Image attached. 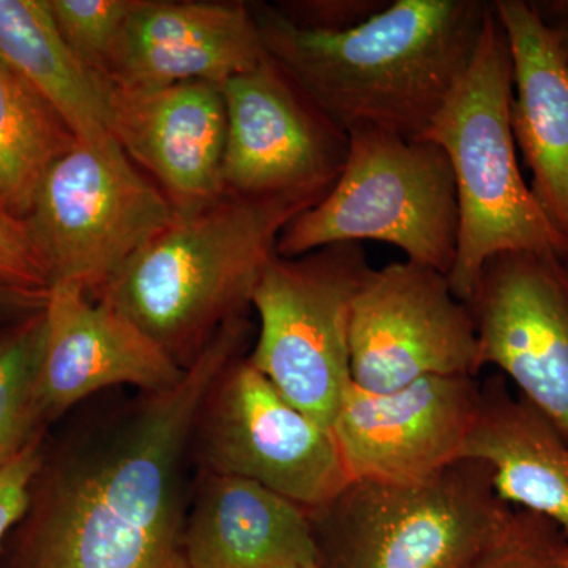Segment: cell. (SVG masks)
Here are the masks:
<instances>
[{"mask_svg":"<svg viewBox=\"0 0 568 568\" xmlns=\"http://www.w3.org/2000/svg\"><path fill=\"white\" fill-rule=\"evenodd\" d=\"M250 338L231 321L181 383L92 414L43 459L3 568H192L183 545L194 422Z\"/></svg>","mask_w":568,"mask_h":568,"instance_id":"1","label":"cell"},{"mask_svg":"<svg viewBox=\"0 0 568 568\" xmlns=\"http://www.w3.org/2000/svg\"><path fill=\"white\" fill-rule=\"evenodd\" d=\"M272 59L346 133L420 138L473 62L491 2L394 0L346 32L298 28L252 7Z\"/></svg>","mask_w":568,"mask_h":568,"instance_id":"2","label":"cell"},{"mask_svg":"<svg viewBox=\"0 0 568 568\" xmlns=\"http://www.w3.org/2000/svg\"><path fill=\"white\" fill-rule=\"evenodd\" d=\"M302 197L222 200L175 215L123 264L95 301L129 317L182 369L244 317L287 223L313 207Z\"/></svg>","mask_w":568,"mask_h":568,"instance_id":"3","label":"cell"},{"mask_svg":"<svg viewBox=\"0 0 568 568\" xmlns=\"http://www.w3.org/2000/svg\"><path fill=\"white\" fill-rule=\"evenodd\" d=\"M511 100L510 44L491 2L473 62L420 136L444 149L457 182L458 250L448 282L465 304L497 254H564L562 241L519 171Z\"/></svg>","mask_w":568,"mask_h":568,"instance_id":"4","label":"cell"},{"mask_svg":"<svg viewBox=\"0 0 568 568\" xmlns=\"http://www.w3.org/2000/svg\"><path fill=\"white\" fill-rule=\"evenodd\" d=\"M511 514L491 467L459 458L417 480L351 478L306 515L320 568H467Z\"/></svg>","mask_w":568,"mask_h":568,"instance_id":"5","label":"cell"},{"mask_svg":"<svg viewBox=\"0 0 568 568\" xmlns=\"http://www.w3.org/2000/svg\"><path fill=\"white\" fill-rule=\"evenodd\" d=\"M342 175L320 203L287 223L276 256L327 245L386 242L407 261L450 274L458 250L457 182L447 153L425 138L353 130Z\"/></svg>","mask_w":568,"mask_h":568,"instance_id":"6","label":"cell"},{"mask_svg":"<svg viewBox=\"0 0 568 568\" xmlns=\"http://www.w3.org/2000/svg\"><path fill=\"white\" fill-rule=\"evenodd\" d=\"M372 268L362 244L327 245L293 260L275 256L254 290L260 332L246 358L328 428L353 384L351 310Z\"/></svg>","mask_w":568,"mask_h":568,"instance_id":"7","label":"cell"},{"mask_svg":"<svg viewBox=\"0 0 568 568\" xmlns=\"http://www.w3.org/2000/svg\"><path fill=\"white\" fill-rule=\"evenodd\" d=\"M174 216L118 142L93 149L77 141L48 168L24 222L51 284L77 283L95 298Z\"/></svg>","mask_w":568,"mask_h":568,"instance_id":"8","label":"cell"},{"mask_svg":"<svg viewBox=\"0 0 568 568\" xmlns=\"http://www.w3.org/2000/svg\"><path fill=\"white\" fill-rule=\"evenodd\" d=\"M197 473L246 478L306 514L347 481L334 432L291 405L245 355L205 395L192 437Z\"/></svg>","mask_w":568,"mask_h":568,"instance_id":"9","label":"cell"},{"mask_svg":"<svg viewBox=\"0 0 568 568\" xmlns=\"http://www.w3.org/2000/svg\"><path fill=\"white\" fill-rule=\"evenodd\" d=\"M355 387L386 394L426 376H477L476 324L448 276L428 265L372 268L349 321Z\"/></svg>","mask_w":568,"mask_h":568,"instance_id":"10","label":"cell"},{"mask_svg":"<svg viewBox=\"0 0 568 568\" xmlns=\"http://www.w3.org/2000/svg\"><path fill=\"white\" fill-rule=\"evenodd\" d=\"M220 88L226 110L223 193L320 203L342 175L349 134L268 55Z\"/></svg>","mask_w":568,"mask_h":568,"instance_id":"11","label":"cell"},{"mask_svg":"<svg viewBox=\"0 0 568 568\" xmlns=\"http://www.w3.org/2000/svg\"><path fill=\"white\" fill-rule=\"evenodd\" d=\"M480 368L496 366L568 440V267L556 252L497 254L467 302Z\"/></svg>","mask_w":568,"mask_h":568,"instance_id":"12","label":"cell"},{"mask_svg":"<svg viewBox=\"0 0 568 568\" xmlns=\"http://www.w3.org/2000/svg\"><path fill=\"white\" fill-rule=\"evenodd\" d=\"M478 402L476 376H426L386 394L351 384L332 432L351 478L417 480L463 458Z\"/></svg>","mask_w":568,"mask_h":568,"instance_id":"13","label":"cell"},{"mask_svg":"<svg viewBox=\"0 0 568 568\" xmlns=\"http://www.w3.org/2000/svg\"><path fill=\"white\" fill-rule=\"evenodd\" d=\"M106 123L125 155L152 175L175 215H192L224 196L226 110L220 85L205 81L155 89L108 84Z\"/></svg>","mask_w":568,"mask_h":568,"instance_id":"14","label":"cell"},{"mask_svg":"<svg viewBox=\"0 0 568 568\" xmlns=\"http://www.w3.org/2000/svg\"><path fill=\"white\" fill-rule=\"evenodd\" d=\"M43 317L37 394L47 424L104 390L162 392L185 375L151 336L80 284L52 283Z\"/></svg>","mask_w":568,"mask_h":568,"instance_id":"15","label":"cell"},{"mask_svg":"<svg viewBox=\"0 0 568 568\" xmlns=\"http://www.w3.org/2000/svg\"><path fill=\"white\" fill-rule=\"evenodd\" d=\"M267 58L252 6L138 0L115 43L104 81L155 89L183 81L222 85Z\"/></svg>","mask_w":568,"mask_h":568,"instance_id":"16","label":"cell"},{"mask_svg":"<svg viewBox=\"0 0 568 568\" xmlns=\"http://www.w3.org/2000/svg\"><path fill=\"white\" fill-rule=\"evenodd\" d=\"M514 61L511 130L532 173L529 189L568 254V65L532 2L495 0Z\"/></svg>","mask_w":568,"mask_h":568,"instance_id":"17","label":"cell"},{"mask_svg":"<svg viewBox=\"0 0 568 568\" xmlns=\"http://www.w3.org/2000/svg\"><path fill=\"white\" fill-rule=\"evenodd\" d=\"M183 545L192 568H275L316 558L304 508L246 478L197 473Z\"/></svg>","mask_w":568,"mask_h":568,"instance_id":"18","label":"cell"},{"mask_svg":"<svg viewBox=\"0 0 568 568\" xmlns=\"http://www.w3.org/2000/svg\"><path fill=\"white\" fill-rule=\"evenodd\" d=\"M463 458L487 463L497 495L551 519L568 537V440L499 373L480 384Z\"/></svg>","mask_w":568,"mask_h":568,"instance_id":"19","label":"cell"},{"mask_svg":"<svg viewBox=\"0 0 568 568\" xmlns=\"http://www.w3.org/2000/svg\"><path fill=\"white\" fill-rule=\"evenodd\" d=\"M0 62L41 97L81 144L114 142L106 123V81L70 50L47 0H0Z\"/></svg>","mask_w":568,"mask_h":568,"instance_id":"20","label":"cell"},{"mask_svg":"<svg viewBox=\"0 0 568 568\" xmlns=\"http://www.w3.org/2000/svg\"><path fill=\"white\" fill-rule=\"evenodd\" d=\"M74 142L58 112L0 62V207L24 222L48 168Z\"/></svg>","mask_w":568,"mask_h":568,"instance_id":"21","label":"cell"},{"mask_svg":"<svg viewBox=\"0 0 568 568\" xmlns=\"http://www.w3.org/2000/svg\"><path fill=\"white\" fill-rule=\"evenodd\" d=\"M43 312L0 327V470L43 435L47 425L37 394Z\"/></svg>","mask_w":568,"mask_h":568,"instance_id":"22","label":"cell"},{"mask_svg":"<svg viewBox=\"0 0 568 568\" xmlns=\"http://www.w3.org/2000/svg\"><path fill=\"white\" fill-rule=\"evenodd\" d=\"M62 39L104 80L108 62L138 0H47Z\"/></svg>","mask_w":568,"mask_h":568,"instance_id":"23","label":"cell"},{"mask_svg":"<svg viewBox=\"0 0 568 568\" xmlns=\"http://www.w3.org/2000/svg\"><path fill=\"white\" fill-rule=\"evenodd\" d=\"M467 568H568V537L544 515L514 507L499 536Z\"/></svg>","mask_w":568,"mask_h":568,"instance_id":"24","label":"cell"},{"mask_svg":"<svg viewBox=\"0 0 568 568\" xmlns=\"http://www.w3.org/2000/svg\"><path fill=\"white\" fill-rule=\"evenodd\" d=\"M0 283L22 290H50V274L28 224L0 207Z\"/></svg>","mask_w":568,"mask_h":568,"instance_id":"25","label":"cell"},{"mask_svg":"<svg viewBox=\"0 0 568 568\" xmlns=\"http://www.w3.org/2000/svg\"><path fill=\"white\" fill-rule=\"evenodd\" d=\"M390 0H312L282 2L275 7L287 21L298 28L320 32H346L364 24Z\"/></svg>","mask_w":568,"mask_h":568,"instance_id":"26","label":"cell"},{"mask_svg":"<svg viewBox=\"0 0 568 568\" xmlns=\"http://www.w3.org/2000/svg\"><path fill=\"white\" fill-rule=\"evenodd\" d=\"M41 436L36 437L18 457L0 470V549L11 529L28 510L32 481L43 459Z\"/></svg>","mask_w":568,"mask_h":568,"instance_id":"27","label":"cell"},{"mask_svg":"<svg viewBox=\"0 0 568 568\" xmlns=\"http://www.w3.org/2000/svg\"><path fill=\"white\" fill-rule=\"evenodd\" d=\"M47 301L48 291L22 290L0 283V327L39 315Z\"/></svg>","mask_w":568,"mask_h":568,"instance_id":"28","label":"cell"},{"mask_svg":"<svg viewBox=\"0 0 568 568\" xmlns=\"http://www.w3.org/2000/svg\"><path fill=\"white\" fill-rule=\"evenodd\" d=\"M540 17L555 32L568 65V2H532Z\"/></svg>","mask_w":568,"mask_h":568,"instance_id":"29","label":"cell"},{"mask_svg":"<svg viewBox=\"0 0 568 568\" xmlns=\"http://www.w3.org/2000/svg\"><path fill=\"white\" fill-rule=\"evenodd\" d=\"M275 568H320V566H317L316 558H306L290 560V562Z\"/></svg>","mask_w":568,"mask_h":568,"instance_id":"30","label":"cell"},{"mask_svg":"<svg viewBox=\"0 0 568 568\" xmlns=\"http://www.w3.org/2000/svg\"><path fill=\"white\" fill-rule=\"evenodd\" d=\"M562 261H564V263H566V265H567V267H568V254H567V256H564V257H562Z\"/></svg>","mask_w":568,"mask_h":568,"instance_id":"31","label":"cell"}]
</instances>
